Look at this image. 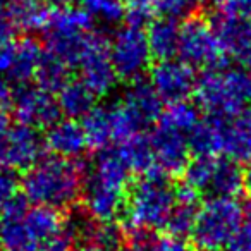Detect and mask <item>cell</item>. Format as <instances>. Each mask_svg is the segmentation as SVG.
I'll list each match as a JSON object with an SVG mask.
<instances>
[{
  "instance_id": "6da1fadb",
  "label": "cell",
  "mask_w": 251,
  "mask_h": 251,
  "mask_svg": "<svg viewBox=\"0 0 251 251\" xmlns=\"http://www.w3.org/2000/svg\"><path fill=\"white\" fill-rule=\"evenodd\" d=\"M83 171L81 160H67L45 155L21 176V193L36 206L69 210L81 198Z\"/></svg>"
},
{
  "instance_id": "7a4b0ae2",
  "label": "cell",
  "mask_w": 251,
  "mask_h": 251,
  "mask_svg": "<svg viewBox=\"0 0 251 251\" xmlns=\"http://www.w3.org/2000/svg\"><path fill=\"white\" fill-rule=\"evenodd\" d=\"M195 100L206 115L232 119L246 114L251 108V73L227 60L201 71Z\"/></svg>"
},
{
  "instance_id": "3957f363",
  "label": "cell",
  "mask_w": 251,
  "mask_h": 251,
  "mask_svg": "<svg viewBox=\"0 0 251 251\" xmlns=\"http://www.w3.org/2000/svg\"><path fill=\"white\" fill-rule=\"evenodd\" d=\"M176 189L171 176L153 169L148 174L138 176L131 182L126 206L122 212L124 230L129 229H164L176 203Z\"/></svg>"
},
{
  "instance_id": "277c9868",
  "label": "cell",
  "mask_w": 251,
  "mask_h": 251,
  "mask_svg": "<svg viewBox=\"0 0 251 251\" xmlns=\"http://www.w3.org/2000/svg\"><path fill=\"white\" fill-rule=\"evenodd\" d=\"M42 35L45 52L62 60L69 69H77L97 33L86 11L74 5V7L52 9Z\"/></svg>"
},
{
  "instance_id": "5b68a950",
  "label": "cell",
  "mask_w": 251,
  "mask_h": 251,
  "mask_svg": "<svg viewBox=\"0 0 251 251\" xmlns=\"http://www.w3.org/2000/svg\"><path fill=\"white\" fill-rule=\"evenodd\" d=\"M244 206L236 198H208L198 210L191 232L196 251H224L244 222Z\"/></svg>"
},
{
  "instance_id": "8992f818",
  "label": "cell",
  "mask_w": 251,
  "mask_h": 251,
  "mask_svg": "<svg viewBox=\"0 0 251 251\" xmlns=\"http://www.w3.org/2000/svg\"><path fill=\"white\" fill-rule=\"evenodd\" d=\"M108 57L117 79L127 84L143 79L147 71L151 69L153 60L148 47L147 31L122 26L108 42Z\"/></svg>"
},
{
  "instance_id": "52a82bcc",
  "label": "cell",
  "mask_w": 251,
  "mask_h": 251,
  "mask_svg": "<svg viewBox=\"0 0 251 251\" xmlns=\"http://www.w3.org/2000/svg\"><path fill=\"white\" fill-rule=\"evenodd\" d=\"M177 59L193 69H210L226 62V53L210 26L208 19L191 16L184 19L179 35Z\"/></svg>"
},
{
  "instance_id": "ba28073f",
  "label": "cell",
  "mask_w": 251,
  "mask_h": 251,
  "mask_svg": "<svg viewBox=\"0 0 251 251\" xmlns=\"http://www.w3.org/2000/svg\"><path fill=\"white\" fill-rule=\"evenodd\" d=\"M45 155V134L31 126L12 124L0 140V165L11 171L25 174Z\"/></svg>"
},
{
  "instance_id": "9c48e42d",
  "label": "cell",
  "mask_w": 251,
  "mask_h": 251,
  "mask_svg": "<svg viewBox=\"0 0 251 251\" xmlns=\"http://www.w3.org/2000/svg\"><path fill=\"white\" fill-rule=\"evenodd\" d=\"M11 110L19 124L31 126L40 131L49 129L62 119L55 95L47 93L31 81L12 86Z\"/></svg>"
},
{
  "instance_id": "30bf717a",
  "label": "cell",
  "mask_w": 251,
  "mask_h": 251,
  "mask_svg": "<svg viewBox=\"0 0 251 251\" xmlns=\"http://www.w3.org/2000/svg\"><path fill=\"white\" fill-rule=\"evenodd\" d=\"M148 81L162 98V101L172 105L179 101H188L191 97H195L198 76L195 69L182 60L171 59L151 66Z\"/></svg>"
},
{
  "instance_id": "8fae6325",
  "label": "cell",
  "mask_w": 251,
  "mask_h": 251,
  "mask_svg": "<svg viewBox=\"0 0 251 251\" xmlns=\"http://www.w3.org/2000/svg\"><path fill=\"white\" fill-rule=\"evenodd\" d=\"M224 53L251 73V18L217 11L208 19Z\"/></svg>"
},
{
  "instance_id": "7c38bea8",
  "label": "cell",
  "mask_w": 251,
  "mask_h": 251,
  "mask_svg": "<svg viewBox=\"0 0 251 251\" xmlns=\"http://www.w3.org/2000/svg\"><path fill=\"white\" fill-rule=\"evenodd\" d=\"M43 55V49L31 36H23L0 47V77L16 86L29 83Z\"/></svg>"
},
{
  "instance_id": "4fadbf2b",
  "label": "cell",
  "mask_w": 251,
  "mask_h": 251,
  "mask_svg": "<svg viewBox=\"0 0 251 251\" xmlns=\"http://www.w3.org/2000/svg\"><path fill=\"white\" fill-rule=\"evenodd\" d=\"M150 141L153 148L155 165L158 171L165 172L171 177L182 176L186 165L191 160V151H189L186 134L157 122L155 129L150 134Z\"/></svg>"
},
{
  "instance_id": "5bb4252c",
  "label": "cell",
  "mask_w": 251,
  "mask_h": 251,
  "mask_svg": "<svg viewBox=\"0 0 251 251\" xmlns=\"http://www.w3.org/2000/svg\"><path fill=\"white\" fill-rule=\"evenodd\" d=\"M79 79L93 91L97 97H105L115 88L117 76L112 67L110 57H108V40L103 36L97 35L81 59L79 66Z\"/></svg>"
},
{
  "instance_id": "9a60e30c",
  "label": "cell",
  "mask_w": 251,
  "mask_h": 251,
  "mask_svg": "<svg viewBox=\"0 0 251 251\" xmlns=\"http://www.w3.org/2000/svg\"><path fill=\"white\" fill-rule=\"evenodd\" d=\"M45 145L50 155L67 160H81L88 150L83 126L73 119H60L50 126L45 133Z\"/></svg>"
},
{
  "instance_id": "2e32d148",
  "label": "cell",
  "mask_w": 251,
  "mask_h": 251,
  "mask_svg": "<svg viewBox=\"0 0 251 251\" xmlns=\"http://www.w3.org/2000/svg\"><path fill=\"white\" fill-rule=\"evenodd\" d=\"M121 101L136 117L143 131L153 124L157 126L158 119L164 112V101L153 90L150 81L145 77L127 84V88L122 93Z\"/></svg>"
},
{
  "instance_id": "e0dca14e",
  "label": "cell",
  "mask_w": 251,
  "mask_h": 251,
  "mask_svg": "<svg viewBox=\"0 0 251 251\" xmlns=\"http://www.w3.org/2000/svg\"><path fill=\"white\" fill-rule=\"evenodd\" d=\"M200 206H201L200 205V195L195 189H191L186 184L177 186L176 203L164 227L169 232V236L181 237V239H184L186 236H191Z\"/></svg>"
},
{
  "instance_id": "ac0fdd59",
  "label": "cell",
  "mask_w": 251,
  "mask_h": 251,
  "mask_svg": "<svg viewBox=\"0 0 251 251\" xmlns=\"http://www.w3.org/2000/svg\"><path fill=\"white\" fill-rule=\"evenodd\" d=\"M222 157L237 164L251 162V115L248 112L232 119H224Z\"/></svg>"
},
{
  "instance_id": "d6986e66",
  "label": "cell",
  "mask_w": 251,
  "mask_h": 251,
  "mask_svg": "<svg viewBox=\"0 0 251 251\" xmlns=\"http://www.w3.org/2000/svg\"><path fill=\"white\" fill-rule=\"evenodd\" d=\"M244 189V171L241 164L227 157H215L205 195L208 198H236Z\"/></svg>"
},
{
  "instance_id": "ffe728a7",
  "label": "cell",
  "mask_w": 251,
  "mask_h": 251,
  "mask_svg": "<svg viewBox=\"0 0 251 251\" xmlns=\"http://www.w3.org/2000/svg\"><path fill=\"white\" fill-rule=\"evenodd\" d=\"M222 117L205 115L188 133V145L193 157H220L222 155Z\"/></svg>"
},
{
  "instance_id": "44dd1931",
  "label": "cell",
  "mask_w": 251,
  "mask_h": 251,
  "mask_svg": "<svg viewBox=\"0 0 251 251\" xmlns=\"http://www.w3.org/2000/svg\"><path fill=\"white\" fill-rule=\"evenodd\" d=\"M181 25L176 19L155 18V21L147 28V40L153 60H171L177 57Z\"/></svg>"
},
{
  "instance_id": "7402d4cb",
  "label": "cell",
  "mask_w": 251,
  "mask_h": 251,
  "mask_svg": "<svg viewBox=\"0 0 251 251\" xmlns=\"http://www.w3.org/2000/svg\"><path fill=\"white\" fill-rule=\"evenodd\" d=\"M81 4L86 14L90 16L97 35L107 38L122 28L124 4L121 0H83Z\"/></svg>"
},
{
  "instance_id": "603a6c76",
  "label": "cell",
  "mask_w": 251,
  "mask_h": 251,
  "mask_svg": "<svg viewBox=\"0 0 251 251\" xmlns=\"http://www.w3.org/2000/svg\"><path fill=\"white\" fill-rule=\"evenodd\" d=\"M57 103L62 112L64 119H83L97 107V95L86 86L81 79H71L59 93Z\"/></svg>"
},
{
  "instance_id": "cb8c5ba5",
  "label": "cell",
  "mask_w": 251,
  "mask_h": 251,
  "mask_svg": "<svg viewBox=\"0 0 251 251\" xmlns=\"http://www.w3.org/2000/svg\"><path fill=\"white\" fill-rule=\"evenodd\" d=\"M52 9L43 0H18L7 2V18L18 31H42L49 23Z\"/></svg>"
},
{
  "instance_id": "d4e9b609",
  "label": "cell",
  "mask_w": 251,
  "mask_h": 251,
  "mask_svg": "<svg viewBox=\"0 0 251 251\" xmlns=\"http://www.w3.org/2000/svg\"><path fill=\"white\" fill-rule=\"evenodd\" d=\"M117 148L121 151V157L124 158L127 169L131 171V174L143 176L153 171V169H157L150 134L138 133L134 136L127 138L126 141H122V143H119Z\"/></svg>"
},
{
  "instance_id": "484cf974",
  "label": "cell",
  "mask_w": 251,
  "mask_h": 251,
  "mask_svg": "<svg viewBox=\"0 0 251 251\" xmlns=\"http://www.w3.org/2000/svg\"><path fill=\"white\" fill-rule=\"evenodd\" d=\"M88 148L98 151L114 143V131L110 122L108 105H97L88 115L81 119Z\"/></svg>"
},
{
  "instance_id": "4316f807",
  "label": "cell",
  "mask_w": 251,
  "mask_h": 251,
  "mask_svg": "<svg viewBox=\"0 0 251 251\" xmlns=\"http://www.w3.org/2000/svg\"><path fill=\"white\" fill-rule=\"evenodd\" d=\"M69 73L71 69L62 60L43 50V55L40 59L38 67H36L35 76H33V83L47 93L57 95L71 81Z\"/></svg>"
},
{
  "instance_id": "83f0119b",
  "label": "cell",
  "mask_w": 251,
  "mask_h": 251,
  "mask_svg": "<svg viewBox=\"0 0 251 251\" xmlns=\"http://www.w3.org/2000/svg\"><path fill=\"white\" fill-rule=\"evenodd\" d=\"M25 224L28 232L40 246L42 241L55 234L62 227L64 215H60L59 210L49 208V206H29L28 213L25 217Z\"/></svg>"
},
{
  "instance_id": "f1b7e54d",
  "label": "cell",
  "mask_w": 251,
  "mask_h": 251,
  "mask_svg": "<svg viewBox=\"0 0 251 251\" xmlns=\"http://www.w3.org/2000/svg\"><path fill=\"white\" fill-rule=\"evenodd\" d=\"M200 121H201V110L198 105L189 100L167 105V108H164L160 119H158L160 124L169 126V127L186 134V136Z\"/></svg>"
},
{
  "instance_id": "f546056e",
  "label": "cell",
  "mask_w": 251,
  "mask_h": 251,
  "mask_svg": "<svg viewBox=\"0 0 251 251\" xmlns=\"http://www.w3.org/2000/svg\"><path fill=\"white\" fill-rule=\"evenodd\" d=\"M124 241L126 230L122 226L115 222H95L83 244L98 251H121L124 248Z\"/></svg>"
},
{
  "instance_id": "4dcf8cb0",
  "label": "cell",
  "mask_w": 251,
  "mask_h": 251,
  "mask_svg": "<svg viewBox=\"0 0 251 251\" xmlns=\"http://www.w3.org/2000/svg\"><path fill=\"white\" fill-rule=\"evenodd\" d=\"M153 0H127L124 4V23L126 26L136 29H147L155 21Z\"/></svg>"
},
{
  "instance_id": "1f68e13d",
  "label": "cell",
  "mask_w": 251,
  "mask_h": 251,
  "mask_svg": "<svg viewBox=\"0 0 251 251\" xmlns=\"http://www.w3.org/2000/svg\"><path fill=\"white\" fill-rule=\"evenodd\" d=\"M153 4L160 18L176 19V21L195 16L196 9L193 0H153Z\"/></svg>"
},
{
  "instance_id": "d6a6232c",
  "label": "cell",
  "mask_w": 251,
  "mask_h": 251,
  "mask_svg": "<svg viewBox=\"0 0 251 251\" xmlns=\"http://www.w3.org/2000/svg\"><path fill=\"white\" fill-rule=\"evenodd\" d=\"M76 244L77 243L71 234V230L66 227V224H62V227L55 234H52L50 237L40 243L38 251H73Z\"/></svg>"
},
{
  "instance_id": "836d02e7",
  "label": "cell",
  "mask_w": 251,
  "mask_h": 251,
  "mask_svg": "<svg viewBox=\"0 0 251 251\" xmlns=\"http://www.w3.org/2000/svg\"><path fill=\"white\" fill-rule=\"evenodd\" d=\"M21 193V177L16 171L0 167V206Z\"/></svg>"
},
{
  "instance_id": "e575fe53",
  "label": "cell",
  "mask_w": 251,
  "mask_h": 251,
  "mask_svg": "<svg viewBox=\"0 0 251 251\" xmlns=\"http://www.w3.org/2000/svg\"><path fill=\"white\" fill-rule=\"evenodd\" d=\"M145 251H193V246L186 239L174 236H155V239L148 244Z\"/></svg>"
},
{
  "instance_id": "d590c367",
  "label": "cell",
  "mask_w": 251,
  "mask_h": 251,
  "mask_svg": "<svg viewBox=\"0 0 251 251\" xmlns=\"http://www.w3.org/2000/svg\"><path fill=\"white\" fill-rule=\"evenodd\" d=\"M227 251H251V206L244 212V222L241 226V230Z\"/></svg>"
},
{
  "instance_id": "8d00e7d4",
  "label": "cell",
  "mask_w": 251,
  "mask_h": 251,
  "mask_svg": "<svg viewBox=\"0 0 251 251\" xmlns=\"http://www.w3.org/2000/svg\"><path fill=\"white\" fill-rule=\"evenodd\" d=\"M219 11L232 16L251 18V0H219Z\"/></svg>"
},
{
  "instance_id": "74e56055",
  "label": "cell",
  "mask_w": 251,
  "mask_h": 251,
  "mask_svg": "<svg viewBox=\"0 0 251 251\" xmlns=\"http://www.w3.org/2000/svg\"><path fill=\"white\" fill-rule=\"evenodd\" d=\"M12 101V84L5 81L4 77H0V108L7 110L11 107Z\"/></svg>"
},
{
  "instance_id": "f35d334b",
  "label": "cell",
  "mask_w": 251,
  "mask_h": 251,
  "mask_svg": "<svg viewBox=\"0 0 251 251\" xmlns=\"http://www.w3.org/2000/svg\"><path fill=\"white\" fill-rule=\"evenodd\" d=\"M9 127H11V115L5 108H0V140L7 133Z\"/></svg>"
},
{
  "instance_id": "ab89813d",
  "label": "cell",
  "mask_w": 251,
  "mask_h": 251,
  "mask_svg": "<svg viewBox=\"0 0 251 251\" xmlns=\"http://www.w3.org/2000/svg\"><path fill=\"white\" fill-rule=\"evenodd\" d=\"M47 5H52L53 9H62V7H74L83 0H43Z\"/></svg>"
},
{
  "instance_id": "60d3db41",
  "label": "cell",
  "mask_w": 251,
  "mask_h": 251,
  "mask_svg": "<svg viewBox=\"0 0 251 251\" xmlns=\"http://www.w3.org/2000/svg\"><path fill=\"white\" fill-rule=\"evenodd\" d=\"M244 189H246L251 196V162H250V165H248L246 171H244Z\"/></svg>"
},
{
  "instance_id": "b9f144b4",
  "label": "cell",
  "mask_w": 251,
  "mask_h": 251,
  "mask_svg": "<svg viewBox=\"0 0 251 251\" xmlns=\"http://www.w3.org/2000/svg\"><path fill=\"white\" fill-rule=\"evenodd\" d=\"M7 18V0H0V19Z\"/></svg>"
},
{
  "instance_id": "7bdbcfd3",
  "label": "cell",
  "mask_w": 251,
  "mask_h": 251,
  "mask_svg": "<svg viewBox=\"0 0 251 251\" xmlns=\"http://www.w3.org/2000/svg\"><path fill=\"white\" fill-rule=\"evenodd\" d=\"M195 2V5H201V7H208V5L215 4L217 0H193Z\"/></svg>"
},
{
  "instance_id": "ee69618b",
  "label": "cell",
  "mask_w": 251,
  "mask_h": 251,
  "mask_svg": "<svg viewBox=\"0 0 251 251\" xmlns=\"http://www.w3.org/2000/svg\"><path fill=\"white\" fill-rule=\"evenodd\" d=\"M77 251H98V250H95V248H91V246H86V244H83V246L77 248Z\"/></svg>"
},
{
  "instance_id": "f6af8a7d",
  "label": "cell",
  "mask_w": 251,
  "mask_h": 251,
  "mask_svg": "<svg viewBox=\"0 0 251 251\" xmlns=\"http://www.w3.org/2000/svg\"><path fill=\"white\" fill-rule=\"evenodd\" d=\"M121 251H140V250H138V248H134V246H124Z\"/></svg>"
},
{
  "instance_id": "bcb514c9",
  "label": "cell",
  "mask_w": 251,
  "mask_h": 251,
  "mask_svg": "<svg viewBox=\"0 0 251 251\" xmlns=\"http://www.w3.org/2000/svg\"><path fill=\"white\" fill-rule=\"evenodd\" d=\"M0 248H2V215H0Z\"/></svg>"
},
{
  "instance_id": "7dc6e473",
  "label": "cell",
  "mask_w": 251,
  "mask_h": 251,
  "mask_svg": "<svg viewBox=\"0 0 251 251\" xmlns=\"http://www.w3.org/2000/svg\"><path fill=\"white\" fill-rule=\"evenodd\" d=\"M7 2H18V0H7Z\"/></svg>"
},
{
  "instance_id": "c3c4849f",
  "label": "cell",
  "mask_w": 251,
  "mask_h": 251,
  "mask_svg": "<svg viewBox=\"0 0 251 251\" xmlns=\"http://www.w3.org/2000/svg\"><path fill=\"white\" fill-rule=\"evenodd\" d=\"M248 114H250V115H251V108H250V110H248Z\"/></svg>"
},
{
  "instance_id": "681fc988",
  "label": "cell",
  "mask_w": 251,
  "mask_h": 251,
  "mask_svg": "<svg viewBox=\"0 0 251 251\" xmlns=\"http://www.w3.org/2000/svg\"><path fill=\"white\" fill-rule=\"evenodd\" d=\"M121 2H122V0H121ZM124 2H127V0H124Z\"/></svg>"
},
{
  "instance_id": "f907efd6",
  "label": "cell",
  "mask_w": 251,
  "mask_h": 251,
  "mask_svg": "<svg viewBox=\"0 0 251 251\" xmlns=\"http://www.w3.org/2000/svg\"><path fill=\"white\" fill-rule=\"evenodd\" d=\"M224 251H227V250H224Z\"/></svg>"
},
{
  "instance_id": "816d5d0a",
  "label": "cell",
  "mask_w": 251,
  "mask_h": 251,
  "mask_svg": "<svg viewBox=\"0 0 251 251\" xmlns=\"http://www.w3.org/2000/svg\"><path fill=\"white\" fill-rule=\"evenodd\" d=\"M0 167H2V165H0Z\"/></svg>"
}]
</instances>
